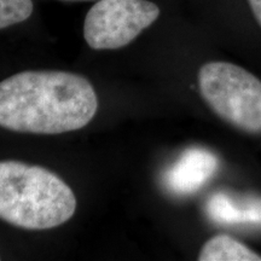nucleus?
<instances>
[{"label":"nucleus","mask_w":261,"mask_h":261,"mask_svg":"<svg viewBox=\"0 0 261 261\" xmlns=\"http://www.w3.org/2000/svg\"><path fill=\"white\" fill-rule=\"evenodd\" d=\"M98 99L92 84L68 71H21L0 83V127L58 135L92 121Z\"/></svg>","instance_id":"1"},{"label":"nucleus","mask_w":261,"mask_h":261,"mask_svg":"<svg viewBox=\"0 0 261 261\" xmlns=\"http://www.w3.org/2000/svg\"><path fill=\"white\" fill-rule=\"evenodd\" d=\"M76 210L69 185L40 166L0 161V219L25 230L67 223Z\"/></svg>","instance_id":"2"},{"label":"nucleus","mask_w":261,"mask_h":261,"mask_svg":"<svg viewBox=\"0 0 261 261\" xmlns=\"http://www.w3.org/2000/svg\"><path fill=\"white\" fill-rule=\"evenodd\" d=\"M202 97L221 119L247 132H261V81L227 62L205 63L198 73Z\"/></svg>","instance_id":"3"},{"label":"nucleus","mask_w":261,"mask_h":261,"mask_svg":"<svg viewBox=\"0 0 261 261\" xmlns=\"http://www.w3.org/2000/svg\"><path fill=\"white\" fill-rule=\"evenodd\" d=\"M160 16L148 0H99L87 12L84 38L93 50H117L132 42Z\"/></svg>","instance_id":"4"},{"label":"nucleus","mask_w":261,"mask_h":261,"mask_svg":"<svg viewBox=\"0 0 261 261\" xmlns=\"http://www.w3.org/2000/svg\"><path fill=\"white\" fill-rule=\"evenodd\" d=\"M218 165L213 152L202 148L188 149L165 173L163 181L173 194H194L213 177Z\"/></svg>","instance_id":"5"},{"label":"nucleus","mask_w":261,"mask_h":261,"mask_svg":"<svg viewBox=\"0 0 261 261\" xmlns=\"http://www.w3.org/2000/svg\"><path fill=\"white\" fill-rule=\"evenodd\" d=\"M205 211L214 223L220 225L261 226L260 197H236L217 192L207 201Z\"/></svg>","instance_id":"6"},{"label":"nucleus","mask_w":261,"mask_h":261,"mask_svg":"<svg viewBox=\"0 0 261 261\" xmlns=\"http://www.w3.org/2000/svg\"><path fill=\"white\" fill-rule=\"evenodd\" d=\"M200 261H261L259 254L254 253L238 241L226 234L211 238L202 247Z\"/></svg>","instance_id":"7"},{"label":"nucleus","mask_w":261,"mask_h":261,"mask_svg":"<svg viewBox=\"0 0 261 261\" xmlns=\"http://www.w3.org/2000/svg\"><path fill=\"white\" fill-rule=\"evenodd\" d=\"M33 10L32 0H0V29L24 22Z\"/></svg>","instance_id":"8"},{"label":"nucleus","mask_w":261,"mask_h":261,"mask_svg":"<svg viewBox=\"0 0 261 261\" xmlns=\"http://www.w3.org/2000/svg\"><path fill=\"white\" fill-rule=\"evenodd\" d=\"M250 9H252L254 17L256 18L257 23L261 27V0H248Z\"/></svg>","instance_id":"9"}]
</instances>
